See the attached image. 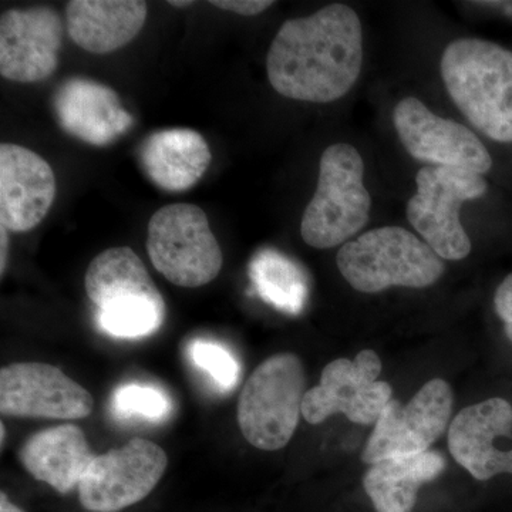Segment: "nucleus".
Masks as SVG:
<instances>
[{"label": "nucleus", "instance_id": "obj_1", "mask_svg": "<svg viewBox=\"0 0 512 512\" xmlns=\"http://www.w3.org/2000/svg\"><path fill=\"white\" fill-rule=\"evenodd\" d=\"M363 63L362 23L342 3L308 18L286 20L266 56L275 92L288 99L326 104L350 92Z\"/></svg>", "mask_w": 512, "mask_h": 512}, {"label": "nucleus", "instance_id": "obj_2", "mask_svg": "<svg viewBox=\"0 0 512 512\" xmlns=\"http://www.w3.org/2000/svg\"><path fill=\"white\" fill-rule=\"evenodd\" d=\"M451 100L477 130L512 143V52L483 39L451 42L441 57Z\"/></svg>", "mask_w": 512, "mask_h": 512}, {"label": "nucleus", "instance_id": "obj_3", "mask_svg": "<svg viewBox=\"0 0 512 512\" xmlns=\"http://www.w3.org/2000/svg\"><path fill=\"white\" fill-rule=\"evenodd\" d=\"M84 288L96 306L97 325L111 338H147L164 323V298L131 248L97 255L87 268Z\"/></svg>", "mask_w": 512, "mask_h": 512}, {"label": "nucleus", "instance_id": "obj_4", "mask_svg": "<svg viewBox=\"0 0 512 512\" xmlns=\"http://www.w3.org/2000/svg\"><path fill=\"white\" fill-rule=\"evenodd\" d=\"M340 274L356 291L377 293L392 286L427 288L444 274L443 259L413 232L382 227L365 232L339 249Z\"/></svg>", "mask_w": 512, "mask_h": 512}, {"label": "nucleus", "instance_id": "obj_5", "mask_svg": "<svg viewBox=\"0 0 512 512\" xmlns=\"http://www.w3.org/2000/svg\"><path fill=\"white\" fill-rule=\"evenodd\" d=\"M363 175L365 163L355 147L336 143L323 151L318 187L301 222L306 244L316 249L335 248L366 227L372 198Z\"/></svg>", "mask_w": 512, "mask_h": 512}, {"label": "nucleus", "instance_id": "obj_6", "mask_svg": "<svg viewBox=\"0 0 512 512\" xmlns=\"http://www.w3.org/2000/svg\"><path fill=\"white\" fill-rule=\"evenodd\" d=\"M305 372L293 353H279L249 376L238 400L242 436L259 450H281L291 441L302 416Z\"/></svg>", "mask_w": 512, "mask_h": 512}, {"label": "nucleus", "instance_id": "obj_7", "mask_svg": "<svg viewBox=\"0 0 512 512\" xmlns=\"http://www.w3.org/2000/svg\"><path fill=\"white\" fill-rule=\"evenodd\" d=\"M146 247L154 268L181 288L210 284L224 264L207 214L194 204H170L154 212Z\"/></svg>", "mask_w": 512, "mask_h": 512}, {"label": "nucleus", "instance_id": "obj_8", "mask_svg": "<svg viewBox=\"0 0 512 512\" xmlns=\"http://www.w3.org/2000/svg\"><path fill=\"white\" fill-rule=\"evenodd\" d=\"M417 191L407 204V218L441 259L461 261L471 241L460 221L461 205L483 197L487 181L466 168L426 165L416 175Z\"/></svg>", "mask_w": 512, "mask_h": 512}, {"label": "nucleus", "instance_id": "obj_9", "mask_svg": "<svg viewBox=\"0 0 512 512\" xmlns=\"http://www.w3.org/2000/svg\"><path fill=\"white\" fill-rule=\"evenodd\" d=\"M165 451L153 441L136 439L94 456L80 481L79 498L94 512H119L140 503L167 470Z\"/></svg>", "mask_w": 512, "mask_h": 512}, {"label": "nucleus", "instance_id": "obj_10", "mask_svg": "<svg viewBox=\"0 0 512 512\" xmlns=\"http://www.w3.org/2000/svg\"><path fill=\"white\" fill-rule=\"evenodd\" d=\"M380 372L382 360L370 349L353 360H333L323 369L318 386L306 392L303 419L319 424L342 413L353 423L376 424L393 393L389 383L377 380Z\"/></svg>", "mask_w": 512, "mask_h": 512}, {"label": "nucleus", "instance_id": "obj_11", "mask_svg": "<svg viewBox=\"0 0 512 512\" xmlns=\"http://www.w3.org/2000/svg\"><path fill=\"white\" fill-rule=\"evenodd\" d=\"M451 413L453 390L441 379L424 384L406 406L390 400L376 421L362 460L372 466L387 458L426 453L447 429Z\"/></svg>", "mask_w": 512, "mask_h": 512}, {"label": "nucleus", "instance_id": "obj_12", "mask_svg": "<svg viewBox=\"0 0 512 512\" xmlns=\"http://www.w3.org/2000/svg\"><path fill=\"white\" fill-rule=\"evenodd\" d=\"M393 123L404 148L421 163L466 168L481 175L493 167V158L470 128L436 116L416 97L397 103Z\"/></svg>", "mask_w": 512, "mask_h": 512}, {"label": "nucleus", "instance_id": "obj_13", "mask_svg": "<svg viewBox=\"0 0 512 512\" xmlns=\"http://www.w3.org/2000/svg\"><path fill=\"white\" fill-rule=\"evenodd\" d=\"M94 409L92 394L59 367L19 362L0 370V412L3 416L79 420Z\"/></svg>", "mask_w": 512, "mask_h": 512}, {"label": "nucleus", "instance_id": "obj_14", "mask_svg": "<svg viewBox=\"0 0 512 512\" xmlns=\"http://www.w3.org/2000/svg\"><path fill=\"white\" fill-rule=\"evenodd\" d=\"M451 456L478 481L512 477V404L490 397L471 404L451 421Z\"/></svg>", "mask_w": 512, "mask_h": 512}, {"label": "nucleus", "instance_id": "obj_15", "mask_svg": "<svg viewBox=\"0 0 512 512\" xmlns=\"http://www.w3.org/2000/svg\"><path fill=\"white\" fill-rule=\"evenodd\" d=\"M63 20L49 6L6 10L0 19V74L16 83L49 79L59 66Z\"/></svg>", "mask_w": 512, "mask_h": 512}, {"label": "nucleus", "instance_id": "obj_16", "mask_svg": "<svg viewBox=\"0 0 512 512\" xmlns=\"http://www.w3.org/2000/svg\"><path fill=\"white\" fill-rule=\"evenodd\" d=\"M55 197V173L45 158L18 144L0 146V227L12 232L36 228Z\"/></svg>", "mask_w": 512, "mask_h": 512}, {"label": "nucleus", "instance_id": "obj_17", "mask_svg": "<svg viewBox=\"0 0 512 512\" xmlns=\"http://www.w3.org/2000/svg\"><path fill=\"white\" fill-rule=\"evenodd\" d=\"M53 111L64 133L90 146H110L133 126L119 94L86 77H70L60 84Z\"/></svg>", "mask_w": 512, "mask_h": 512}, {"label": "nucleus", "instance_id": "obj_18", "mask_svg": "<svg viewBox=\"0 0 512 512\" xmlns=\"http://www.w3.org/2000/svg\"><path fill=\"white\" fill-rule=\"evenodd\" d=\"M147 12L140 0H72L66 3V29L86 52L109 55L141 32Z\"/></svg>", "mask_w": 512, "mask_h": 512}, {"label": "nucleus", "instance_id": "obj_19", "mask_svg": "<svg viewBox=\"0 0 512 512\" xmlns=\"http://www.w3.org/2000/svg\"><path fill=\"white\" fill-rule=\"evenodd\" d=\"M212 154L207 141L192 128H167L143 141L140 161L144 173L161 190H190L210 167Z\"/></svg>", "mask_w": 512, "mask_h": 512}, {"label": "nucleus", "instance_id": "obj_20", "mask_svg": "<svg viewBox=\"0 0 512 512\" xmlns=\"http://www.w3.org/2000/svg\"><path fill=\"white\" fill-rule=\"evenodd\" d=\"M93 457L83 430L73 424L39 431L19 451L20 461L30 476L60 494L79 487Z\"/></svg>", "mask_w": 512, "mask_h": 512}, {"label": "nucleus", "instance_id": "obj_21", "mask_svg": "<svg viewBox=\"0 0 512 512\" xmlns=\"http://www.w3.org/2000/svg\"><path fill=\"white\" fill-rule=\"evenodd\" d=\"M446 461L436 451L372 464L363 485L376 512H412L421 485L440 476Z\"/></svg>", "mask_w": 512, "mask_h": 512}, {"label": "nucleus", "instance_id": "obj_22", "mask_svg": "<svg viewBox=\"0 0 512 512\" xmlns=\"http://www.w3.org/2000/svg\"><path fill=\"white\" fill-rule=\"evenodd\" d=\"M259 298L286 315H299L308 299V278L301 266L275 249H261L249 264Z\"/></svg>", "mask_w": 512, "mask_h": 512}, {"label": "nucleus", "instance_id": "obj_23", "mask_svg": "<svg viewBox=\"0 0 512 512\" xmlns=\"http://www.w3.org/2000/svg\"><path fill=\"white\" fill-rule=\"evenodd\" d=\"M110 412L119 420L163 423L173 412V400L156 384L126 383L111 396Z\"/></svg>", "mask_w": 512, "mask_h": 512}, {"label": "nucleus", "instance_id": "obj_24", "mask_svg": "<svg viewBox=\"0 0 512 512\" xmlns=\"http://www.w3.org/2000/svg\"><path fill=\"white\" fill-rule=\"evenodd\" d=\"M192 365L201 370L220 393H229L238 386L241 366L231 350L214 340L194 339L188 345Z\"/></svg>", "mask_w": 512, "mask_h": 512}, {"label": "nucleus", "instance_id": "obj_25", "mask_svg": "<svg viewBox=\"0 0 512 512\" xmlns=\"http://www.w3.org/2000/svg\"><path fill=\"white\" fill-rule=\"evenodd\" d=\"M494 308L504 325V333L512 343V274L505 276L494 295Z\"/></svg>", "mask_w": 512, "mask_h": 512}, {"label": "nucleus", "instance_id": "obj_26", "mask_svg": "<svg viewBox=\"0 0 512 512\" xmlns=\"http://www.w3.org/2000/svg\"><path fill=\"white\" fill-rule=\"evenodd\" d=\"M274 3L268 0H212L211 5L241 16H256L271 8Z\"/></svg>", "mask_w": 512, "mask_h": 512}, {"label": "nucleus", "instance_id": "obj_27", "mask_svg": "<svg viewBox=\"0 0 512 512\" xmlns=\"http://www.w3.org/2000/svg\"><path fill=\"white\" fill-rule=\"evenodd\" d=\"M8 229L0 227V238H2V255H0V272L5 274L6 261H8Z\"/></svg>", "mask_w": 512, "mask_h": 512}, {"label": "nucleus", "instance_id": "obj_28", "mask_svg": "<svg viewBox=\"0 0 512 512\" xmlns=\"http://www.w3.org/2000/svg\"><path fill=\"white\" fill-rule=\"evenodd\" d=\"M0 512H23L15 504L10 503L8 495L0 494Z\"/></svg>", "mask_w": 512, "mask_h": 512}, {"label": "nucleus", "instance_id": "obj_29", "mask_svg": "<svg viewBox=\"0 0 512 512\" xmlns=\"http://www.w3.org/2000/svg\"><path fill=\"white\" fill-rule=\"evenodd\" d=\"M168 5L174 6V8H190L192 2L184 0V2H168Z\"/></svg>", "mask_w": 512, "mask_h": 512}]
</instances>
